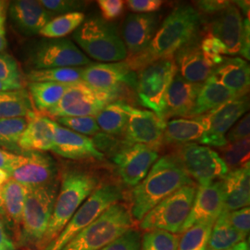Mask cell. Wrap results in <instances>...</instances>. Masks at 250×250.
Masks as SVG:
<instances>
[{
  "label": "cell",
  "instance_id": "obj_1",
  "mask_svg": "<svg viewBox=\"0 0 250 250\" xmlns=\"http://www.w3.org/2000/svg\"><path fill=\"white\" fill-rule=\"evenodd\" d=\"M201 22L200 14L195 8L178 6L162 21L148 46L141 53L127 57L125 62L136 73L150 63L172 57L181 47L197 39Z\"/></svg>",
  "mask_w": 250,
  "mask_h": 250
},
{
  "label": "cell",
  "instance_id": "obj_2",
  "mask_svg": "<svg viewBox=\"0 0 250 250\" xmlns=\"http://www.w3.org/2000/svg\"><path fill=\"white\" fill-rule=\"evenodd\" d=\"M196 185L172 155L156 161L147 175L136 185L131 193V214L141 221L155 206L180 188Z\"/></svg>",
  "mask_w": 250,
  "mask_h": 250
},
{
  "label": "cell",
  "instance_id": "obj_3",
  "mask_svg": "<svg viewBox=\"0 0 250 250\" xmlns=\"http://www.w3.org/2000/svg\"><path fill=\"white\" fill-rule=\"evenodd\" d=\"M99 179L85 170H72L64 172L60 193L44 237L38 245L43 250L62 232L81 205L99 186Z\"/></svg>",
  "mask_w": 250,
  "mask_h": 250
},
{
  "label": "cell",
  "instance_id": "obj_4",
  "mask_svg": "<svg viewBox=\"0 0 250 250\" xmlns=\"http://www.w3.org/2000/svg\"><path fill=\"white\" fill-rule=\"evenodd\" d=\"M73 39L92 59L101 62H120L127 58L116 26L99 16L84 19L74 31Z\"/></svg>",
  "mask_w": 250,
  "mask_h": 250
},
{
  "label": "cell",
  "instance_id": "obj_5",
  "mask_svg": "<svg viewBox=\"0 0 250 250\" xmlns=\"http://www.w3.org/2000/svg\"><path fill=\"white\" fill-rule=\"evenodd\" d=\"M133 217L128 207L117 202L73 237L62 250H100L132 229Z\"/></svg>",
  "mask_w": 250,
  "mask_h": 250
},
{
  "label": "cell",
  "instance_id": "obj_6",
  "mask_svg": "<svg viewBox=\"0 0 250 250\" xmlns=\"http://www.w3.org/2000/svg\"><path fill=\"white\" fill-rule=\"evenodd\" d=\"M123 198L122 188L115 184L99 185L81 205L62 232L41 250H62L84 228L95 222L109 207Z\"/></svg>",
  "mask_w": 250,
  "mask_h": 250
},
{
  "label": "cell",
  "instance_id": "obj_7",
  "mask_svg": "<svg viewBox=\"0 0 250 250\" xmlns=\"http://www.w3.org/2000/svg\"><path fill=\"white\" fill-rule=\"evenodd\" d=\"M197 190L196 185L187 186L163 199L144 216L139 224L140 229L146 232L161 230L179 233L190 213Z\"/></svg>",
  "mask_w": 250,
  "mask_h": 250
},
{
  "label": "cell",
  "instance_id": "obj_8",
  "mask_svg": "<svg viewBox=\"0 0 250 250\" xmlns=\"http://www.w3.org/2000/svg\"><path fill=\"white\" fill-rule=\"evenodd\" d=\"M122 93L95 89L82 81L71 84L60 102L45 113L53 118L96 117L107 105L121 100Z\"/></svg>",
  "mask_w": 250,
  "mask_h": 250
},
{
  "label": "cell",
  "instance_id": "obj_9",
  "mask_svg": "<svg viewBox=\"0 0 250 250\" xmlns=\"http://www.w3.org/2000/svg\"><path fill=\"white\" fill-rule=\"evenodd\" d=\"M58 196V183L52 182L27 188L26 199L22 213V236L28 243L42 241L49 224L54 204Z\"/></svg>",
  "mask_w": 250,
  "mask_h": 250
},
{
  "label": "cell",
  "instance_id": "obj_10",
  "mask_svg": "<svg viewBox=\"0 0 250 250\" xmlns=\"http://www.w3.org/2000/svg\"><path fill=\"white\" fill-rule=\"evenodd\" d=\"M176 73L173 56L150 63L136 72L135 90L140 104L161 117L167 90Z\"/></svg>",
  "mask_w": 250,
  "mask_h": 250
},
{
  "label": "cell",
  "instance_id": "obj_11",
  "mask_svg": "<svg viewBox=\"0 0 250 250\" xmlns=\"http://www.w3.org/2000/svg\"><path fill=\"white\" fill-rule=\"evenodd\" d=\"M171 155L198 187H207L222 180L229 171L220 154L206 146L180 145Z\"/></svg>",
  "mask_w": 250,
  "mask_h": 250
},
{
  "label": "cell",
  "instance_id": "obj_12",
  "mask_svg": "<svg viewBox=\"0 0 250 250\" xmlns=\"http://www.w3.org/2000/svg\"><path fill=\"white\" fill-rule=\"evenodd\" d=\"M249 107L248 96H243L230 100L206 114L195 117L205 127V134L200 144L219 148L227 145L225 134L248 111Z\"/></svg>",
  "mask_w": 250,
  "mask_h": 250
},
{
  "label": "cell",
  "instance_id": "obj_13",
  "mask_svg": "<svg viewBox=\"0 0 250 250\" xmlns=\"http://www.w3.org/2000/svg\"><path fill=\"white\" fill-rule=\"evenodd\" d=\"M31 62L35 70L56 68L86 67L92 62L69 39H49L42 42L32 55Z\"/></svg>",
  "mask_w": 250,
  "mask_h": 250
},
{
  "label": "cell",
  "instance_id": "obj_14",
  "mask_svg": "<svg viewBox=\"0 0 250 250\" xmlns=\"http://www.w3.org/2000/svg\"><path fill=\"white\" fill-rule=\"evenodd\" d=\"M166 124V121L151 110L130 106L124 141L127 145H143L159 152L164 146Z\"/></svg>",
  "mask_w": 250,
  "mask_h": 250
},
{
  "label": "cell",
  "instance_id": "obj_15",
  "mask_svg": "<svg viewBox=\"0 0 250 250\" xmlns=\"http://www.w3.org/2000/svg\"><path fill=\"white\" fill-rule=\"evenodd\" d=\"M57 173L53 159L45 152L24 151L17 155L9 170V177L26 188L48 184Z\"/></svg>",
  "mask_w": 250,
  "mask_h": 250
},
{
  "label": "cell",
  "instance_id": "obj_16",
  "mask_svg": "<svg viewBox=\"0 0 250 250\" xmlns=\"http://www.w3.org/2000/svg\"><path fill=\"white\" fill-rule=\"evenodd\" d=\"M159 153L143 145H127L116 153L113 161L126 186L134 188L143 180L158 161Z\"/></svg>",
  "mask_w": 250,
  "mask_h": 250
},
{
  "label": "cell",
  "instance_id": "obj_17",
  "mask_svg": "<svg viewBox=\"0 0 250 250\" xmlns=\"http://www.w3.org/2000/svg\"><path fill=\"white\" fill-rule=\"evenodd\" d=\"M82 81L95 89L123 92L125 85L135 88L136 73L125 61L97 63L83 67Z\"/></svg>",
  "mask_w": 250,
  "mask_h": 250
},
{
  "label": "cell",
  "instance_id": "obj_18",
  "mask_svg": "<svg viewBox=\"0 0 250 250\" xmlns=\"http://www.w3.org/2000/svg\"><path fill=\"white\" fill-rule=\"evenodd\" d=\"M224 211V192L222 180L207 187H198L190 213L181 227L182 234L197 224H215Z\"/></svg>",
  "mask_w": 250,
  "mask_h": 250
},
{
  "label": "cell",
  "instance_id": "obj_19",
  "mask_svg": "<svg viewBox=\"0 0 250 250\" xmlns=\"http://www.w3.org/2000/svg\"><path fill=\"white\" fill-rule=\"evenodd\" d=\"M160 23L157 13H130L122 26V39L125 43L127 57L141 53L151 42Z\"/></svg>",
  "mask_w": 250,
  "mask_h": 250
},
{
  "label": "cell",
  "instance_id": "obj_20",
  "mask_svg": "<svg viewBox=\"0 0 250 250\" xmlns=\"http://www.w3.org/2000/svg\"><path fill=\"white\" fill-rule=\"evenodd\" d=\"M206 31L224 45L226 55H236L241 48L243 18L241 11L232 2L226 9L215 14Z\"/></svg>",
  "mask_w": 250,
  "mask_h": 250
},
{
  "label": "cell",
  "instance_id": "obj_21",
  "mask_svg": "<svg viewBox=\"0 0 250 250\" xmlns=\"http://www.w3.org/2000/svg\"><path fill=\"white\" fill-rule=\"evenodd\" d=\"M202 83H194L175 74L167 90L161 117L167 122L170 118L189 119L194 109Z\"/></svg>",
  "mask_w": 250,
  "mask_h": 250
},
{
  "label": "cell",
  "instance_id": "obj_22",
  "mask_svg": "<svg viewBox=\"0 0 250 250\" xmlns=\"http://www.w3.org/2000/svg\"><path fill=\"white\" fill-rule=\"evenodd\" d=\"M52 151L62 158L74 161L104 159V154L97 149L92 138L74 133L57 123Z\"/></svg>",
  "mask_w": 250,
  "mask_h": 250
},
{
  "label": "cell",
  "instance_id": "obj_23",
  "mask_svg": "<svg viewBox=\"0 0 250 250\" xmlns=\"http://www.w3.org/2000/svg\"><path fill=\"white\" fill-rule=\"evenodd\" d=\"M173 58L177 73L190 83H203L210 77L213 71L200 49L198 37L181 47Z\"/></svg>",
  "mask_w": 250,
  "mask_h": 250
},
{
  "label": "cell",
  "instance_id": "obj_24",
  "mask_svg": "<svg viewBox=\"0 0 250 250\" xmlns=\"http://www.w3.org/2000/svg\"><path fill=\"white\" fill-rule=\"evenodd\" d=\"M56 123L48 117L34 112L28 116V124L19 139L21 151L52 150Z\"/></svg>",
  "mask_w": 250,
  "mask_h": 250
},
{
  "label": "cell",
  "instance_id": "obj_25",
  "mask_svg": "<svg viewBox=\"0 0 250 250\" xmlns=\"http://www.w3.org/2000/svg\"><path fill=\"white\" fill-rule=\"evenodd\" d=\"M10 18L19 30L27 36L39 34L52 18V14L36 0H19L9 6Z\"/></svg>",
  "mask_w": 250,
  "mask_h": 250
},
{
  "label": "cell",
  "instance_id": "obj_26",
  "mask_svg": "<svg viewBox=\"0 0 250 250\" xmlns=\"http://www.w3.org/2000/svg\"><path fill=\"white\" fill-rule=\"evenodd\" d=\"M210 77L237 97L247 96L250 90V64L241 58H225L222 64L215 67Z\"/></svg>",
  "mask_w": 250,
  "mask_h": 250
},
{
  "label": "cell",
  "instance_id": "obj_27",
  "mask_svg": "<svg viewBox=\"0 0 250 250\" xmlns=\"http://www.w3.org/2000/svg\"><path fill=\"white\" fill-rule=\"evenodd\" d=\"M224 192V211H234L250 207V165L229 170L222 179Z\"/></svg>",
  "mask_w": 250,
  "mask_h": 250
},
{
  "label": "cell",
  "instance_id": "obj_28",
  "mask_svg": "<svg viewBox=\"0 0 250 250\" xmlns=\"http://www.w3.org/2000/svg\"><path fill=\"white\" fill-rule=\"evenodd\" d=\"M236 98L239 97L209 77L202 83V87L197 95L195 107L189 119L206 114Z\"/></svg>",
  "mask_w": 250,
  "mask_h": 250
},
{
  "label": "cell",
  "instance_id": "obj_29",
  "mask_svg": "<svg viewBox=\"0 0 250 250\" xmlns=\"http://www.w3.org/2000/svg\"><path fill=\"white\" fill-rule=\"evenodd\" d=\"M205 127L197 118L172 119L166 124L164 144L185 145L200 143L205 134Z\"/></svg>",
  "mask_w": 250,
  "mask_h": 250
},
{
  "label": "cell",
  "instance_id": "obj_30",
  "mask_svg": "<svg viewBox=\"0 0 250 250\" xmlns=\"http://www.w3.org/2000/svg\"><path fill=\"white\" fill-rule=\"evenodd\" d=\"M130 106L125 100H118L104 107L96 116L99 129L105 134L121 135L125 133Z\"/></svg>",
  "mask_w": 250,
  "mask_h": 250
},
{
  "label": "cell",
  "instance_id": "obj_31",
  "mask_svg": "<svg viewBox=\"0 0 250 250\" xmlns=\"http://www.w3.org/2000/svg\"><path fill=\"white\" fill-rule=\"evenodd\" d=\"M70 85L51 82H34L29 83V95L37 110L45 113L60 102Z\"/></svg>",
  "mask_w": 250,
  "mask_h": 250
},
{
  "label": "cell",
  "instance_id": "obj_32",
  "mask_svg": "<svg viewBox=\"0 0 250 250\" xmlns=\"http://www.w3.org/2000/svg\"><path fill=\"white\" fill-rule=\"evenodd\" d=\"M36 112L26 90L5 91L0 93V118H22Z\"/></svg>",
  "mask_w": 250,
  "mask_h": 250
},
{
  "label": "cell",
  "instance_id": "obj_33",
  "mask_svg": "<svg viewBox=\"0 0 250 250\" xmlns=\"http://www.w3.org/2000/svg\"><path fill=\"white\" fill-rule=\"evenodd\" d=\"M26 195V187L13 179H9L1 187V196L5 212L15 224L21 223Z\"/></svg>",
  "mask_w": 250,
  "mask_h": 250
},
{
  "label": "cell",
  "instance_id": "obj_34",
  "mask_svg": "<svg viewBox=\"0 0 250 250\" xmlns=\"http://www.w3.org/2000/svg\"><path fill=\"white\" fill-rule=\"evenodd\" d=\"M246 239L247 235L234 229L221 214L212 227L208 250H231L246 242Z\"/></svg>",
  "mask_w": 250,
  "mask_h": 250
},
{
  "label": "cell",
  "instance_id": "obj_35",
  "mask_svg": "<svg viewBox=\"0 0 250 250\" xmlns=\"http://www.w3.org/2000/svg\"><path fill=\"white\" fill-rule=\"evenodd\" d=\"M84 19V14L81 11L60 15L50 20L39 34L48 39H60L74 32Z\"/></svg>",
  "mask_w": 250,
  "mask_h": 250
},
{
  "label": "cell",
  "instance_id": "obj_36",
  "mask_svg": "<svg viewBox=\"0 0 250 250\" xmlns=\"http://www.w3.org/2000/svg\"><path fill=\"white\" fill-rule=\"evenodd\" d=\"M83 67L56 68L47 70H33L27 77L31 83L34 82H51L58 83L72 84L82 82Z\"/></svg>",
  "mask_w": 250,
  "mask_h": 250
},
{
  "label": "cell",
  "instance_id": "obj_37",
  "mask_svg": "<svg viewBox=\"0 0 250 250\" xmlns=\"http://www.w3.org/2000/svg\"><path fill=\"white\" fill-rule=\"evenodd\" d=\"M214 224H197L182 233L178 250H208Z\"/></svg>",
  "mask_w": 250,
  "mask_h": 250
},
{
  "label": "cell",
  "instance_id": "obj_38",
  "mask_svg": "<svg viewBox=\"0 0 250 250\" xmlns=\"http://www.w3.org/2000/svg\"><path fill=\"white\" fill-rule=\"evenodd\" d=\"M221 158L228 170H232L250 165V138L233 143H228L219 148Z\"/></svg>",
  "mask_w": 250,
  "mask_h": 250
},
{
  "label": "cell",
  "instance_id": "obj_39",
  "mask_svg": "<svg viewBox=\"0 0 250 250\" xmlns=\"http://www.w3.org/2000/svg\"><path fill=\"white\" fill-rule=\"evenodd\" d=\"M28 117L0 118V146L8 148L18 147L20 137L26 128Z\"/></svg>",
  "mask_w": 250,
  "mask_h": 250
},
{
  "label": "cell",
  "instance_id": "obj_40",
  "mask_svg": "<svg viewBox=\"0 0 250 250\" xmlns=\"http://www.w3.org/2000/svg\"><path fill=\"white\" fill-rule=\"evenodd\" d=\"M180 237L175 233L155 230L146 232L141 239V250H178Z\"/></svg>",
  "mask_w": 250,
  "mask_h": 250
},
{
  "label": "cell",
  "instance_id": "obj_41",
  "mask_svg": "<svg viewBox=\"0 0 250 250\" xmlns=\"http://www.w3.org/2000/svg\"><path fill=\"white\" fill-rule=\"evenodd\" d=\"M57 124L83 135H95L100 131L96 117H61L55 118Z\"/></svg>",
  "mask_w": 250,
  "mask_h": 250
},
{
  "label": "cell",
  "instance_id": "obj_42",
  "mask_svg": "<svg viewBox=\"0 0 250 250\" xmlns=\"http://www.w3.org/2000/svg\"><path fill=\"white\" fill-rule=\"evenodd\" d=\"M199 46L206 61L213 69L224 62L225 59L224 55H226L224 45L208 32L205 31L202 37L199 39Z\"/></svg>",
  "mask_w": 250,
  "mask_h": 250
},
{
  "label": "cell",
  "instance_id": "obj_43",
  "mask_svg": "<svg viewBox=\"0 0 250 250\" xmlns=\"http://www.w3.org/2000/svg\"><path fill=\"white\" fill-rule=\"evenodd\" d=\"M100 250H141L140 233L130 229Z\"/></svg>",
  "mask_w": 250,
  "mask_h": 250
},
{
  "label": "cell",
  "instance_id": "obj_44",
  "mask_svg": "<svg viewBox=\"0 0 250 250\" xmlns=\"http://www.w3.org/2000/svg\"><path fill=\"white\" fill-rule=\"evenodd\" d=\"M40 3L52 15L79 12L85 5V2L76 0H41Z\"/></svg>",
  "mask_w": 250,
  "mask_h": 250
},
{
  "label": "cell",
  "instance_id": "obj_45",
  "mask_svg": "<svg viewBox=\"0 0 250 250\" xmlns=\"http://www.w3.org/2000/svg\"><path fill=\"white\" fill-rule=\"evenodd\" d=\"M222 215L226 222L232 225L234 229L247 236L249 235L250 230V207H246L234 211H223Z\"/></svg>",
  "mask_w": 250,
  "mask_h": 250
},
{
  "label": "cell",
  "instance_id": "obj_46",
  "mask_svg": "<svg viewBox=\"0 0 250 250\" xmlns=\"http://www.w3.org/2000/svg\"><path fill=\"white\" fill-rule=\"evenodd\" d=\"M0 81L22 83L18 63L9 54L0 53Z\"/></svg>",
  "mask_w": 250,
  "mask_h": 250
},
{
  "label": "cell",
  "instance_id": "obj_47",
  "mask_svg": "<svg viewBox=\"0 0 250 250\" xmlns=\"http://www.w3.org/2000/svg\"><path fill=\"white\" fill-rule=\"evenodd\" d=\"M95 146L97 149L103 153L104 151H115V154L123 149L127 144L125 141H119L113 135L105 134V133H98L92 138Z\"/></svg>",
  "mask_w": 250,
  "mask_h": 250
},
{
  "label": "cell",
  "instance_id": "obj_48",
  "mask_svg": "<svg viewBox=\"0 0 250 250\" xmlns=\"http://www.w3.org/2000/svg\"><path fill=\"white\" fill-rule=\"evenodd\" d=\"M125 1L123 0H99L98 2L102 19L106 21H113L120 17L125 9Z\"/></svg>",
  "mask_w": 250,
  "mask_h": 250
},
{
  "label": "cell",
  "instance_id": "obj_49",
  "mask_svg": "<svg viewBox=\"0 0 250 250\" xmlns=\"http://www.w3.org/2000/svg\"><path fill=\"white\" fill-rule=\"evenodd\" d=\"M162 0H129L126 2L131 11L139 14L156 13L163 5Z\"/></svg>",
  "mask_w": 250,
  "mask_h": 250
},
{
  "label": "cell",
  "instance_id": "obj_50",
  "mask_svg": "<svg viewBox=\"0 0 250 250\" xmlns=\"http://www.w3.org/2000/svg\"><path fill=\"white\" fill-rule=\"evenodd\" d=\"M250 114L245 115L239 123L235 125L230 132L225 135L227 143H233L240 140L250 138Z\"/></svg>",
  "mask_w": 250,
  "mask_h": 250
},
{
  "label": "cell",
  "instance_id": "obj_51",
  "mask_svg": "<svg viewBox=\"0 0 250 250\" xmlns=\"http://www.w3.org/2000/svg\"><path fill=\"white\" fill-rule=\"evenodd\" d=\"M231 3V1L226 0H202L197 1L196 5L200 11L215 15L226 9Z\"/></svg>",
  "mask_w": 250,
  "mask_h": 250
},
{
  "label": "cell",
  "instance_id": "obj_52",
  "mask_svg": "<svg viewBox=\"0 0 250 250\" xmlns=\"http://www.w3.org/2000/svg\"><path fill=\"white\" fill-rule=\"evenodd\" d=\"M250 19L243 20V31H242L241 48L239 54L246 60L250 61Z\"/></svg>",
  "mask_w": 250,
  "mask_h": 250
},
{
  "label": "cell",
  "instance_id": "obj_53",
  "mask_svg": "<svg viewBox=\"0 0 250 250\" xmlns=\"http://www.w3.org/2000/svg\"><path fill=\"white\" fill-rule=\"evenodd\" d=\"M16 158V154L0 148V170H6L9 172V169Z\"/></svg>",
  "mask_w": 250,
  "mask_h": 250
},
{
  "label": "cell",
  "instance_id": "obj_54",
  "mask_svg": "<svg viewBox=\"0 0 250 250\" xmlns=\"http://www.w3.org/2000/svg\"><path fill=\"white\" fill-rule=\"evenodd\" d=\"M0 250H16V248L11 241L6 231L5 225L0 220Z\"/></svg>",
  "mask_w": 250,
  "mask_h": 250
},
{
  "label": "cell",
  "instance_id": "obj_55",
  "mask_svg": "<svg viewBox=\"0 0 250 250\" xmlns=\"http://www.w3.org/2000/svg\"><path fill=\"white\" fill-rule=\"evenodd\" d=\"M22 83L17 82H2L0 81V93L10 90L22 89Z\"/></svg>",
  "mask_w": 250,
  "mask_h": 250
},
{
  "label": "cell",
  "instance_id": "obj_56",
  "mask_svg": "<svg viewBox=\"0 0 250 250\" xmlns=\"http://www.w3.org/2000/svg\"><path fill=\"white\" fill-rule=\"evenodd\" d=\"M233 3H235L234 5L239 9L240 11H243V13L245 14L246 19H250V1H234Z\"/></svg>",
  "mask_w": 250,
  "mask_h": 250
},
{
  "label": "cell",
  "instance_id": "obj_57",
  "mask_svg": "<svg viewBox=\"0 0 250 250\" xmlns=\"http://www.w3.org/2000/svg\"><path fill=\"white\" fill-rule=\"evenodd\" d=\"M7 48V38L5 24H0V53Z\"/></svg>",
  "mask_w": 250,
  "mask_h": 250
},
{
  "label": "cell",
  "instance_id": "obj_58",
  "mask_svg": "<svg viewBox=\"0 0 250 250\" xmlns=\"http://www.w3.org/2000/svg\"><path fill=\"white\" fill-rule=\"evenodd\" d=\"M8 4L6 1H0V24H5L7 17Z\"/></svg>",
  "mask_w": 250,
  "mask_h": 250
},
{
  "label": "cell",
  "instance_id": "obj_59",
  "mask_svg": "<svg viewBox=\"0 0 250 250\" xmlns=\"http://www.w3.org/2000/svg\"><path fill=\"white\" fill-rule=\"evenodd\" d=\"M9 172L4 170H0V187H2L8 180H9Z\"/></svg>",
  "mask_w": 250,
  "mask_h": 250
},
{
  "label": "cell",
  "instance_id": "obj_60",
  "mask_svg": "<svg viewBox=\"0 0 250 250\" xmlns=\"http://www.w3.org/2000/svg\"><path fill=\"white\" fill-rule=\"evenodd\" d=\"M249 250V244L246 242H243L241 244H239L238 246H236L235 248L231 249V250Z\"/></svg>",
  "mask_w": 250,
  "mask_h": 250
},
{
  "label": "cell",
  "instance_id": "obj_61",
  "mask_svg": "<svg viewBox=\"0 0 250 250\" xmlns=\"http://www.w3.org/2000/svg\"><path fill=\"white\" fill-rule=\"evenodd\" d=\"M6 214L4 207H3V201H2V196H1V187H0V216Z\"/></svg>",
  "mask_w": 250,
  "mask_h": 250
}]
</instances>
